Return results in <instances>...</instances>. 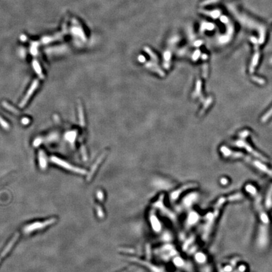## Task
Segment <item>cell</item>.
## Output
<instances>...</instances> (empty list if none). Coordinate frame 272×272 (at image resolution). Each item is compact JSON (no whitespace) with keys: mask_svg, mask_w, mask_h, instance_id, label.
<instances>
[{"mask_svg":"<svg viewBox=\"0 0 272 272\" xmlns=\"http://www.w3.org/2000/svg\"><path fill=\"white\" fill-rule=\"evenodd\" d=\"M267 200H266V204H267V206L268 207V208H270L271 205V198H272V187L270 188L269 192L267 196Z\"/></svg>","mask_w":272,"mask_h":272,"instance_id":"11","label":"cell"},{"mask_svg":"<svg viewBox=\"0 0 272 272\" xmlns=\"http://www.w3.org/2000/svg\"><path fill=\"white\" fill-rule=\"evenodd\" d=\"M40 143H41V140H40V139H37V140H35V142H34V146L35 147H37Z\"/></svg>","mask_w":272,"mask_h":272,"instance_id":"14","label":"cell"},{"mask_svg":"<svg viewBox=\"0 0 272 272\" xmlns=\"http://www.w3.org/2000/svg\"><path fill=\"white\" fill-rule=\"evenodd\" d=\"M30 122V120L28 118H24L22 119V123L24 125H27Z\"/></svg>","mask_w":272,"mask_h":272,"instance_id":"15","label":"cell"},{"mask_svg":"<svg viewBox=\"0 0 272 272\" xmlns=\"http://www.w3.org/2000/svg\"><path fill=\"white\" fill-rule=\"evenodd\" d=\"M82 153L83 158L84 159V160H86V159H87V156H86V149L85 148V147H84L83 146H82Z\"/></svg>","mask_w":272,"mask_h":272,"instance_id":"13","label":"cell"},{"mask_svg":"<svg viewBox=\"0 0 272 272\" xmlns=\"http://www.w3.org/2000/svg\"><path fill=\"white\" fill-rule=\"evenodd\" d=\"M56 221V219L52 218L43 222H36V223L30 224L23 228V233L24 234H27L31 233L32 232H34L35 230L42 229L46 227L47 226H49L54 224Z\"/></svg>","mask_w":272,"mask_h":272,"instance_id":"2","label":"cell"},{"mask_svg":"<svg viewBox=\"0 0 272 272\" xmlns=\"http://www.w3.org/2000/svg\"><path fill=\"white\" fill-rule=\"evenodd\" d=\"M248 192L251 195H253L255 198V203L256 209L258 211L260 220L261 221V225L259 228V232L258 234V243L261 246H264L267 245L268 241V225L269 219L265 212L263 206L261 203V197L256 191V188L251 185H248L246 187Z\"/></svg>","mask_w":272,"mask_h":272,"instance_id":"1","label":"cell"},{"mask_svg":"<svg viewBox=\"0 0 272 272\" xmlns=\"http://www.w3.org/2000/svg\"><path fill=\"white\" fill-rule=\"evenodd\" d=\"M19 238V234L16 233L12 239V240L9 242V243L7 245V246H6V248H5V249L3 251L2 253L0 255V261H1L3 258H4L9 253V251L12 249V247L13 246V245L16 243V241L18 240Z\"/></svg>","mask_w":272,"mask_h":272,"instance_id":"5","label":"cell"},{"mask_svg":"<svg viewBox=\"0 0 272 272\" xmlns=\"http://www.w3.org/2000/svg\"><path fill=\"white\" fill-rule=\"evenodd\" d=\"M2 105H3V106L4 108H5L7 109L8 110L10 111V112H12V113L15 114H19V112H18V111L15 108H14V107H12V105H9V103H8L7 102H3L2 103Z\"/></svg>","mask_w":272,"mask_h":272,"instance_id":"9","label":"cell"},{"mask_svg":"<svg viewBox=\"0 0 272 272\" xmlns=\"http://www.w3.org/2000/svg\"><path fill=\"white\" fill-rule=\"evenodd\" d=\"M38 86V80H34V82L32 83L31 86H30V88L28 90V92H27L26 95L25 96V97L22 100L21 103L19 104V106L20 107L24 108L25 106V105L28 102V101L29 100L30 98L32 96V95L34 94L35 89L37 88Z\"/></svg>","mask_w":272,"mask_h":272,"instance_id":"4","label":"cell"},{"mask_svg":"<svg viewBox=\"0 0 272 272\" xmlns=\"http://www.w3.org/2000/svg\"><path fill=\"white\" fill-rule=\"evenodd\" d=\"M51 161L53 163H54L60 166H61L62 168H64L67 170L71 171H73V172L79 173V174H82V175H85L86 173V170H85L82 168L75 167L71 165H70L69 163L66 162V161H63V159H59L56 156H53L51 158Z\"/></svg>","mask_w":272,"mask_h":272,"instance_id":"3","label":"cell"},{"mask_svg":"<svg viewBox=\"0 0 272 272\" xmlns=\"http://www.w3.org/2000/svg\"><path fill=\"white\" fill-rule=\"evenodd\" d=\"M78 115H79V121L80 125L82 127H84L85 125L84 112H83V107L81 103H79V105H78Z\"/></svg>","mask_w":272,"mask_h":272,"instance_id":"7","label":"cell"},{"mask_svg":"<svg viewBox=\"0 0 272 272\" xmlns=\"http://www.w3.org/2000/svg\"><path fill=\"white\" fill-rule=\"evenodd\" d=\"M38 161L40 167L42 169H45L47 167V160L44 153L42 151H40L38 153Z\"/></svg>","mask_w":272,"mask_h":272,"instance_id":"6","label":"cell"},{"mask_svg":"<svg viewBox=\"0 0 272 272\" xmlns=\"http://www.w3.org/2000/svg\"><path fill=\"white\" fill-rule=\"evenodd\" d=\"M33 67L35 70V71L36 72V73L39 76V77L40 78H43L44 75L42 74V69H41V67H40V66L38 64V63L35 60H34V62H33Z\"/></svg>","mask_w":272,"mask_h":272,"instance_id":"8","label":"cell"},{"mask_svg":"<svg viewBox=\"0 0 272 272\" xmlns=\"http://www.w3.org/2000/svg\"><path fill=\"white\" fill-rule=\"evenodd\" d=\"M76 137V131H72V132H69L66 134V139L70 141V142H73L75 140V138Z\"/></svg>","mask_w":272,"mask_h":272,"instance_id":"10","label":"cell"},{"mask_svg":"<svg viewBox=\"0 0 272 272\" xmlns=\"http://www.w3.org/2000/svg\"><path fill=\"white\" fill-rule=\"evenodd\" d=\"M0 125H1L2 127L3 128H4L5 129H9L8 124L1 117H0Z\"/></svg>","mask_w":272,"mask_h":272,"instance_id":"12","label":"cell"}]
</instances>
